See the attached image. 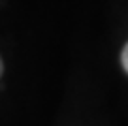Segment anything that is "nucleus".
<instances>
[{
    "label": "nucleus",
    "instance_id": "1",
    "mask_svg": "<svg viewBox=\"0 0 128 126\" xmlns=\"http://www.w3.org/2000/svg\"><path fill=\"white\" fill-rule=\"evenodd\" d=\"M120 60H122V68L128 72V44L124 45V49H122V55H120Z\"/></svg>",
    "mask_w": 128,
    "mask_h": 126
},
{
    "label": "nucleus",
    "instance_id": "2",
    "mask_svg": "<svg viewBox=\"0 0 128 126\" xmlns=\"http://www.w3.org/2000/svg\"><path fill=\"white\" fill-rule=\"evenodd\" d=\"M0 74H2V60H0Z\"/></svg>",
    "mask_w": 128,
    "mask_h": 126
}]
</instances>
